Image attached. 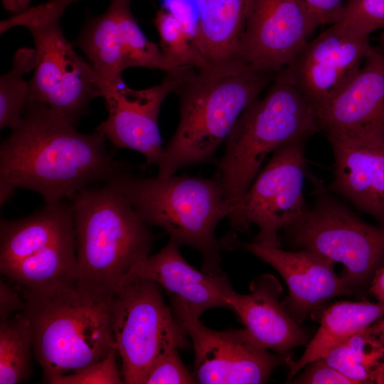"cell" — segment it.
<instances>
[{
  "label": "cell",
  "mask_w": 384,
  "mask_h": 384,
  "mask_svg": "<svg viewBox=\"0 0 384 384\" xmlns=\"http://www.w3.org/2000/svg\"><path fill=\"white\" fill-rule=\"evenodd\" d=\"M23 289H38L78 279L75 235L1 269Z\"/></svg>",
  "instance_id": "cell-22"
},
{
  "label": "cell",
  "mask_w": 384,
  "mask_h": 384,
  "mask_svg": "<svg viewBox=\"0 0 384 384\" xmlns=\"http://www.w3.org/2000/svg\"><path fill=\"white\" fill-rule=\"evenodd\" d=\"M33 331L23 311L0 322V383L16 384L31 374Z\"/></svg>",
  "instance_id": "cell-25"
},
{
  "label": "cell",
  "mask_w": 384,
  "mask_h": 384,
  "mask_svg": "<svg viewBox=\"0 0 384 384\" xmlns=\"http://www.w3.org/2000/svg\"><path fill=\"white\" fill-rule=\"evenodd\" d=\"M111 184L147 225L163 228L170 239L197 250L203 270L220 272L225 242L215 235L218 223L234 208L217 179L188 175L144 177L124 167Z\"/></svg>",
  "instance_id": "cell-4"
},
{
  "label": "cell",
  "mask_w": 384,
  "mask_h": 384,
  "mask_svg": "<svg viewBox=\"0 0 384 384\" xmlns=\"http://www.w3.org/2000/svg\"><path fill=\"white\" fill-rule=\"evenodd\" d=\"M179 247L170 239L157 253L137 263L128 276L153 280L168 293L171 302L184 305L198 318L210 309H230V302L236 292L225 274L196 269Z\"/></svg>",
  "instance_id": "cell-17"
},
{
  "label": "cell",
  "mask_w": 384,
  "mask_h": 384,
  "mask_svg": "<svg viewBox=\"0 0 384 384\" xmlns=\"http://www.w3.org/2000/svg\"><path fill=\"white\" fill-rule=\"evenodd\" d=\"M369 293L377 302L384 303V263L373 275L370 282Z\"/></svg>",
  "instance_id": "cell-37"
},
{
  "label": "cell",
  "mask_w": 384,
  "mask_h": 384,
  "mask_svg": "<svg viewBox=\"0 0 384 384\" xmlns=\"http://www.w3.org/2000/svg\"><path fill=\"white\" fill-rule=\"evenodd\" d=\"M322 358L355 384H376L384 347L368 327L335 345Z\"/></svg>",
  "instance_id": "cell-24"
},
{
  "label": "cell",
  "mask_w": 384,
  "mask_h": 384,
  "mask_svg": "<svg viewBox=\"0 0 384 384\" xmlns=\"http://www.w3.org/2000/svg\"><path fill=\"white\" fill-rule=\"evenodd\" d=\"M194 351L193 375L201 384H261L290 356L272 353L245 329L216 331L183 304L171 302Z\"/></svg>",
  "instance_id": "cell-11"
},
{
  "label": "cell",
  "mask_w": 384,
  "mask_h": 384,
  "mask_svg": "<svg viewBox=\"0 0 384 384\" xmlns=\"http://www.w3.org/2000/svg\"><path fill=\"white\" fill-rule=\"evenodd\" d=\"M75 235L72 202L46 203L33 214L0 222V270Z\"/></svg>",
  "instance_id": "cell-19"
},
{
  "label": "cell",
  "mask_w": 384,
  "mask_h": 384,
  "mask_svg": "<svg viewBox=\"0 0 384 384\" xmlns=\"http://www.w3.org/2000/svg\"><path fill=\"white\" fill-rule=\"evenodd\" d=\"M117 349L103 359L72 373L50 379V384H122L124 383L116 364Z\"/></svg>",
  "instance_id": "cell-29"
},
{
  "label": "cell",
  "mask_w": 384,
  "mask_h": 384,
  "mask_svg": "<svg viewBox=\"0 0 384 384\" xmlns=\"http://www.w3.org/2000/svg\"><path fill=\"white\" fill-rule=\"evenodd\" d=\"M160 288L153 280L128 276L113 294L111 326L124 383L142 384L149 368L165 352L190 346Z\"/></svg>",
  "instance_id": "cell-8"
},
{
  "label": "cell",
  "mask_w": 384,
  "mask_h": 384,
  "mask_svg": "<svg viewBox=\"0 0 384 384\" xmlns=\"http://www.w3.org/2000/svg\"><path fill=\"white\" fill-rule=\"evenodd\" d=\"M80 0H50L1 21V33L23 26L31 33L36 67L28 82L27 100L41 102L73 124L100 97L97 76L88 62L64 36L60 21L65 9Z\"/></svg>",
  "instance_id": "cell-7"
},
{
  "label": "cell",
  "mask_w": 384,
  "mask_h": 384,
  "mask_svg": "<svg viewBox=\"0 0 384 384\" xmlns=\"http://www.w3.org/2000/svg\"><path fill=\"white\" fill-rule=\"evenodd\" d=\"M162 9L180 22L197 46L198 12L196 0H162Z\"/></svg>",
  "instance_id": "cell-34"
},
{
  "label": "cell",
  "mask_w": 384,
  "mask_h": 384,
  "mask_svg": "<svg viewBox=\"0 0 384 384\" xmlns=\"http://www.w3.org/2000/svg\"><path fill=\"white\" fill-rule=\"evenodd\" d=\"M384 316V303L340 301L323 311L320 326L306 346L302 356L294 361L288 357L287 383L311 361L322 357L333 346L366 329Z\"/></svg>",
  "instance_id": "cell-21"
},
{
  "label": "cell",
  "mask_w": 384,
  "mask_h": 384,
  "mask_svg": "<svg viewBox=\"0 0 384 384\" xmlns=\"http://www.w3.org/2000/svg\"><path fill=\"white\" fill-rule=\"evenodd\" d=\"M284 230L295 247L341 263V278L352 290L370 280L384 263V226L363 221L332 198H320Z\"/></svg>",
  "instance_id": "cell-9"
},
{
  "label": "cell",
  "mask_w": 384,
  "mask_h": 384,
  "mask_svg": "<svg viewBox=\"0 0 384 384\" xmlns=\"http://www.w3.org/2000/svg\"><path fill=\"white\" fill-rule=\"evenodd\" d=\"M370 329L384 347V316H383L382 318L378 319L377 321H375L373 325H371L370 326ZM383 368H384V363H383L381 372Z\"/></svg>",
  "instance_id": "cell-38"
},
{
  "label": "cell",
  "mask_w": 384,
  "mask_h": 384,
  "mask_svg": "<svg viewBox=\"0 0 384 384\" xmlns=\"http://www.w3.org/2000/svg\"><path fill=\"white\" fill-rule=\"evenodd\" d=\"M377 384H384V368L377 380Z\"/></svg>",
  "instance_id": "cell-39"
},
{
  "label": "cell",
  "mask_w": 384,
  "mask_h": 384,
  "mask_svg": "<svg viewBox=\"0 0 384 384\" xmlns=\"http://www.w3.org/2000/svg\"><path fill=\"white\" fill-rule=\"evenodd\" d=\"M242 245L283 278L289 294L282 304L300 325L326 301L353 294L341 277L336 274L335 262L319 253L306 249L286 251L255 242Z\"/></svg>",
  "instance_id": "cell-16"
},
{
  "label": "cell",
  "mask_w": 384,
  "mask_h": 384,
  "mask_svg": "<svg viewBox=\"0 0 384 384\" xmlns=\"http://www.w3.org/2000/svg\"><path fill=\"white\" fill-rule=\"evenodd\" d=\"M122 48V69L143 67L166 73L178 69L149 41L139 28L130 8V0H115Z\"/></svg>",
  "instance_id": "cell-26"
},
{
  "label": "cell",
  "mask_w": 384,
  "mask_h": 384,
  "mask_svg": "<svg viewBox=\"0 0 384 384\" xmlns=\"http://www.w3.org/2000/svg\"><path fill=\"white\" fill-rule=\"evenodd\" d=\"M276 75L242 63L198 70L183 68L175 90L179 121L158 165L159 177L210 161L237 120Z\"/></svg>",
  "instance_id": "cell-2"
},
{
  "label": "cell",
  "mask_w": 384,
  "mask_h": 384,
  "mask_svg": "<svg viewBox=\"0 0 384 384\" xmlns=\"http://www.w3.org/2000/svg\"><path fill=\"white\" fill-rule=\"evenodd\" d=\"M315 114L328 139H384V46H372L352 80Z\"/></svg>",
  "instance_id": "cell-15"
},
{
  "label": "cell",
  "mask_w": 384,
  "mask_h": 384,
  "mask_svg": "<svg viewBox=\"0 0 384 384\" xmlns=\"http://www.w3.org/2000/svg\"><path fill=\"white\" fill-rule=\"evenodd\" d=\"M24 300L19 292L2 279L0 282V315L1 320H6L16 311L23 310Z\"/></svg>",
  "instance_id": "cell-36"
},
{
  "label": "cell",
  "mask_w": 384,
  "mask_h": 384,
  "mask_svg": "<svg viewBox=\"0 0 384 384\" xmlns=\"http://www.w3.org/2000/svg\"><path fill=\"white\" fill-rule=\"evenodd\" d=\"M160 39V48L175 67L208 68L200 50L187 34L180 22L169 12L159 10L154 20Z\"/></svg>",
  "instance_id": "cell-28"
},
{
  "label": "cell",
  "mask_w": 384,
  "mask_h": 384,
  "mask_svg": "<svg viewBox=\"0 0 384 384\" xmlns=\"http://www.w3.org/2000/svg\"><path fill=\"white\" fill-rule=\"evenodd\" d=\"M107 140L100 129L78 132L46 105L27 100L21 123L1 144V206L18 188L54 203L112 180L124 166L107 149Z\"/></svg>",
  "instance_id": "cell-1"
},
{
  "label": "cell",
  "mask_w": 384,
  "mask_h": 384,
  "mask_svg": "<svg viewBox=\"0 0 384 384\" xmlns=\"http://www.w3.org/2000/svg\"><path fill=\"white\" fill-rule=\"evenodd\" d=\"M196 383L193 372L184 365L178 348L165 352L149 368L142 384H189Z\"/></svg>",
  "instance_id": "cell-31"
},
{
  "label": "cell",
  "mask_w": 384,
  "mask_h": 384,
  "mask_svg": "<svg viewBox=\"0 0 384 384\" xmlns=\"http://www.w3.org/2000/svg\"><path fill=\"white\" fill-rule=\"evenodd\" d=\"M252 0H196L197 47L208 68L239 63Z\"/></svg>",
  "instance_id": "cell-20"
},
{
  "label": "cell",
  "mask_w": 384,
  "mask_h": 384,
  "mask_svg": "<svg viewBox=\"0 0 384 384\" xmlns=\"http://www.w3.org/2000/svg\"><path fill=\"white\" fill-rule=\"evenodd\" d=\"M316 28L299 0H252L240 61L277 75L302 50Z\"/></svg>",
  "instance_id": "cell-14"
},
{
  "label": "cell",
  "mask_w": 384,
  "mask_h": 384,
  "mask_svg": "<svg viewBox=\"0 0 384 384\" xmlns=\"http://www.w3.org/2000/svg\"><path fill=\"white\" fill-rule=\"evenodd\" d=\"M78 281L114 294L150 255L154 237L111 184L87 187L71 199Z\"/></svg>",
  "instance_id": "cell-5"
},
{
  "label": "cell",
  "mask_w": 384,
  "mask_h": 384,
  "mask_svg": "<svg viewBox=\"0 0 384 384\" xmlns=\"http://www.w3.org/2000/svg\"><path fill=\"white\" fill-rule=\"evenodd\" d=\"M36 67V50L19 48L15 53L9 71L0 78V129H11L22 122L28 85L23 76Z\"/></svg>",
  "instance_id": "cell-27"
},
{
  "label": "cell",
  "mask_w": 384,
  "mask_h": 384,
  "mask_svg": "<svg viewBox=\"0 0 384 384\" xmlns=\"http://www.w3.org/2000/svg\"><path fill=\"white\" fill-rule=\"evenodd\" d=\"M371 46L368 36L338 21L309 41L275 78L297 88L316 112L352 80Z\"/></svg>",
  "instance_id": "cell-12"
},
{
  "label": "cell",
  "mask_w": 384,
  "mask_h": 384,
  "mask_svg": "<svg viewBox=\"0 0 384 384\" xmlns=\"http://www.w3.org/2000/svg\"><path fill=\"white\" fill-rule=\"evenodd\" d=\"M74 45L86 55L99 86L122 78V48L115 0H110L105 13L89 18Z\"/></svg>",
  "instance_id": "cell-23"
},
{
  "label": "cell",
  "mask_w": 384,
  "mask_h": 384,
  "mask_svg": "<svg viewBox=\"0 0 384 384\" xmlns=\"http://www.w3.org/2000/svg\"><path fill=\"white\" fill-rule=\"evenodd\" d=\"M287 383L355 384L351 379L330 366L322 357L309 363Z\"/></svg>",
  "instance_id": "cell-32"
},
{
  "label": "cell",
  "mask_w": 384,
  "mask_h": 384,
  "mask_svg": "<svg viewBox=\"0 0 384 384\" xmlns=\"http://www.w3.org/2000/svg\"><path fill=\"white\" fill-rule=\"evenodd\" d=\"M339 21L369 36L384 28V0H348Z\"/></svg>",
  "instance_id": "cell-30"
},
{
  "label": "cell",
  "mask_w": 384,
  "mask_h": 384,
  "mask_svg": "<svg viewBox=\"0 0 384 384\" xmlns=\"http://www.w3.org/2000/svg\"><path fill=\"white\" fill-rule=\"evenodd\" d=\"M23 293L22 311L31 323L33 349L45 383L96 363L116 349L111 326L113 294L78 279L23 289Z\"/></svg>",
  "instance_id": "cell-3"
},
{
  "label": "cell",
  "mask_w": 384,
  "mask_h": 384,
  "mask_svg": "<svg viewBox=\"0 0 384 384\" xmlns=\"http://www.w3.org/2000/svg\"><path fill=\"white\" fill-rule=\"evenodd\" d=\"M370 180L369 215L384 224V139L374 146Z\"/></svg>",
  "instance_id": "cell-33"
},
{
  "label": "cell",
  "mask_w": 384,
  "mask_h": 384,
  "mask_svg": "<svg viewBox=\"0 0 384 384\" xmlns=\"http://www.w3.org/2000/svg\"><path fill=\"white\" fill-rule=\"evenodd\" d=\"M306 139L292 140L272 153L228 218L230 225L241 232L247 231L252 224L257 225L253 242L281 247L279 230L306 210L303 193Z\"/></svg>",
  "instance_id": "cell-10"
},
{
  "label": "cell",
  "mask_w": 384,
  "mask_h": 384,
  "mask_svg": "<svg viewBox=\"0 0 384 384\" xmlns=\"http://www.w3.org/2000/svg\"><path fill=\"white\" fill-rule=\"evenodd\" d=\"M319 27L339 21L343 14L344 0H299Z\"/></svg>",
  "instance_id": "cell-35"
},
{
  "label": "cell",
  "mask_w": 384,
  "mask_h": 384,
  "mask_svg": "<svg viewBox=\"0 0 384 384\" xmlns=\"http://www.w3.org/2000/svg\"><path fill=\"white\" fill-rule=\"evenodd\" d=\"M182 68L167 73L161 82L142 90L128 87L122 78L100 85L108 117L97 129L115 149L134 150L145 157L146 164L158 166L164 151L159 113L167 95L175 92Z\"/></svg>",
  "instance_id": "cell-13"
},
{
  "label": "cell",
  "mask_w": 384,
  "mask_h": 384,
  "mask_svg": "<svg viewBox=\"0 0 384 384\" xmlns=\"http://www.w3.org/2000/svg\"><path fill=\"white\" fill-rule=\"evenodd\" d=\"M319 130L315 111L305 97L290 83L274 78L263 97L242 112L225 141L216 178L234 208L231 215L269 154Z\"/></svg>",
  "instance_id": "cell-6"
},
{
  "label": "cell",
  "mask_w": 384,
  "mask_h": 384,
  "mask_svg": "<svg viewBox=\"0 0 384 384\" xmlns=\"http://www.w3.org/2000/svg\"><path fill=\"white\" fill-rule=\"evenodd\" d=\"M249 289L246 294L235 292L230 306L257 343L284 356L308 344L307 331L291 317L280 301L283 289L274 275L258 276Z\"/></svg>",
  "instance_id": "cell-18"
}]
</instances>
